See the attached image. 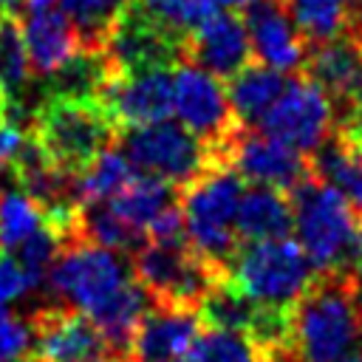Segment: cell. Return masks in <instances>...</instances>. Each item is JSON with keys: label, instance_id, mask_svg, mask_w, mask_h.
<instances>
[{"label": "cell", "instance_id": "obj_1", "mask_svg": "<svg viewBox=\"0 0 362 362\" xmlns=\"http://www.w3.org/2000/svg\"><path fill=\"white\" fill-rule=\"evenodd\" d=\"M288 362H362V291L354 272L320 274L291 308Z\"/></svg>", "mask_w": 362, "mask_h": 362}, {"label": "cell", "instance_id": "obj_2", "mask_svg": "<svg viewBox=\"0 0 362 362\" xmlns=\"http://www.w3.org/2000/svg\"><path fill=\"white\" fill-rule=\"evenodd\" d=\"M291 215L297 243L322 274L351 272L356 263V215L342 192L308 173L291 189Z\"/></svg>", "mask_w": 362, "mask_h": 362}, {"label": "cell", "instance_id": "obj_3", "mask_svg": "<svg viewBox=\"0 0 362 362\" xmlns=\"http://www.w3.org/2000/svg\"><path fill=\"white\" fill-rule=\"evenodd\" d=\"M243 189V178L232 173L226 164H215L192 184H187L181 209L187 243L221 274H226V266L238 252L235 218Z\"/></svg>", "mask_w": 362, "mask_h": 362}, {"label": "cell", "instance_id": "obj_4", "mask_svg": "<svg viewBox=\"0 0 362 362\" xmlns=\"http://www.w3.org/2000/svg\"><path fill=\"white\" fill-rule=\"evenodd\" d=\"M31 139L62 170L79 173L113 139V119L99 99L48 96L31 116Z\"/></svg>", "mask_w": 362, "mask_h": 362}, {"label": "cell", "instance_id": "obj_5", "mask_svg": "<svg viewBox=\"0 0 362 362\" xmlns=\"http://www.w3.org/2000/svg\"><path fill=\"white\" fill-rule=\"evenodd\" d=\"M226 280L257 305L294 308L314 283V266L291 238L249 240L229 260Z\"/></svg>", "mask_w": 362, "mask_h": 362}, {"label": "cell", "instance_id": "obj_6", "mask_svg": "<svg viewBox=\"0 0 362 362\" xmlns=\"http://www.w3.org/2000/svg\"><path fill=\"white\" fill-rule=\"evenodd\" d=\"M122 153L136 170L164 178L170 184H192L209 167L221 164L215 147L201 141L181 122L170 119L127 127V133L122 136Z\"/></svg>", "mask_w": 362, "mask_h": 362}, {"label": "cell", "instance_id": "obj_7", "mask_svg": "<svg viewBox=\"0 0 362 362\" xmlns=\"http://www.w3.org/2000/svg\"><path fill=\"white\" fill-rule=\"evenodd\" d=\"M45 277L62 305L93 314L130 280V272L119 252L82 238H68Z\"/></svg>", "mask_w": 362, "mask_h": 362}, {"label": "cell", "instance_id": "obj_8", "mask_svg": "<svg viewBox=\"0 0 362 362\" xmlns=\"http://www.w3.org/2000/svg\"><path fill=\"white\" fill-rule=\"evenodd\" d=\"M133 272L153 303L187 305H198V300L226 277L204 257H198L187 240H144L136 249Z\"/></svg>", "mask_w": 362, "mask_h": 362}, {"label": "cell", "instance_id": "obj_9", "mask_svg": "<svg viewBox=\"0 0 362 362\" xmlns=\"http://www.w3.org/2000/svg\"><path fill=\"white\" fill-rule=\"evenodd\" d=\"M173 113L189 133L215 147L218 156L221 144L235 130V116L221 76L189 59H178L173 68Z\"/></svg>", "mask_w": 362, "mask_h": 362}, {"label": "cell", "instance_id": "obj_10", "mask_svg": "<svg viewBox=\"0 0 362 362\" xmlns=\"http://www.w3.org/2000/svg\"><path fill=\"white\" fill-rule=\"evenodd\" d=\"M334 102L311 76H291L283 93L260 119V130L291 144L300 153H314L331 133Z\"/></svg>", "mask_w": 362, "mask_h": 362}, {"label": "cell", "instance_id": "obj_11", "mask_svg": "<svg viewBox=\"0 0 362 362\" xmlns=\"http://www.w3.org/2000/svg\"><path fill=\"white\" fill-rule=\"evenodd\" d=\"M221 164L235 167V173L246 181L277 187L283 192H291L311 173L305 153L263 130H252L249 124H235L226 136L221 144Z\"/></svg>", "mask_w": 362, "mask_h": 362}, {"label": "cell", "instance_id": "obj_12", "mask_svg": "<svg viewBox=\"0 0 362 362\" xmlns=\"http://www.w3.org/2000/svg\"><path fill=\"white\" fill-rule=\"evenodd\" d=\"M37 362H116L93 320L68 305H48L31 317Z\"/></svg>", "mask_w": 362, "mask_h": 362}, {"label": "cell", "instance_id": "obj_13", "mask_svg": "<svg viewBox=\"0 0 362 362\" xmlns=\"http://www.w3.org/2000/svg\"><path fill=\"white\" fill-rule=\"evenodd\" d=\"M99 102L110 113L116 127H141L173 113V68H144L130 74H113Z\"/></svg>", "mask_w": 362, "mask_h": 362}, {"label": "cell", "instance_id": "obj_14", "mask_svg": "<svg viewBox=\"0 0 362 362\" xmlns=\"http://www.w3.org/2000/svg\"><path fill=\"white\" fill-rule=\"evenodd\" d=\"M243 23L249 31L252 57L283 74L303 71L308 42L297 31L283 0H255L243 8Z\"/></svg>", "mask_w": 362, "mask_h": 362}, {"label": "cell", "instance_id": "obj_15", "mask_svg": "<svg viewBox=\"0 0 362 362\" xmlns=\"http://www.w3.org/2000/svg\"><path fill=\"white\" fill-rule=\"evenodd\" d=\"M201 337V314L187 303H156L141 317L127 362H167L187 354Z\"/></svg>", "mask_w": 362, "mask_h": 362}, {"label": "cell", "instance_id": "obj_16", "mask_svg": "<svg viewBox=\"0 0 362 362\" xmlns=\"http://www.w3.org/2000/svg\"><path fill=\"white\" fill-rule=\"evenodd\" d=\"M201 68H206L215 76H232L252 59L249 31L243 23V14L238 11H212L187 40H184V57Z\"/></svg>", "mask_w": 362, "mask_h": 362}, {"label": "cell", "instance_id": "obj_17", "mask_svg": "<svg viewBox=\"0 0 362 362\" xmlns=\"http://www.w3.org/2000/svg\"><path fill=\"white\" fill-rule=\"evenodd\" d=\"M303 74L311 76L331 96V102L351 107L356 99H362V42L337 37L311 45L303 62Z\"/></svg>", "mask_w": 362, "mask_h": 362}, {"label": "cell", "instance_id": "obj_18", "mask_svg": "<svg viewBox=\"0 0 362 362\" xmlns=\"http://www.w3.org/2000/svg\"><path fill=\"white\" fill-rule=\"evenodd\" d=\"M23 37L31 71L37 76H54L62 65H68L79 54V40L62 8L28 11L23 20Z\"/></svg>", "mask_w": 362, "mask_h": 362}, {"label": "cell", "instance_id": "obj_19", "mask_svg": "<svg viewBox=\"0 0 362 362\" xmlns=\"http://www.w3.org/2000/svg\"><path fill=\"white\" fill-rule=\"evenodd\" d=\"M308 45L337 37L362 42V0H283Z\"/></svg>", "mask_w": 362, "mask_h": 362}, {"label": "cell", "instance_id": "obj_20", "mask_svg": "<svg viewBox=\"0 0 362 362\" xmlns=\"http://www.w3.org/2000/svg\"><path fill=\"white\" fill-rule=\"evenodd\" d=\"M238 238L243 240H272V238H288L294 226L291 201L277 187L255 184L243 189L238 204Z\"/></svg>", "mask_w": 362, "mask_h": 362}, {"label": "cell", "instance_id": "obj_21", "mask_svg": "<svg viewBox=\"0 0 362 362\" xmlns=\"http://www.w3.org/2000/svg\"><path fill=\"white\" fill-rule=\"evenodd\" d=\"M288 76L283 71H274L269 65H243L238 74L229 76V88H226V96H229V107H232V116L240 122V124H260V119L266 116V110L274 105V99L283 93Z\"/></svg>", "mask_w": 362, "mask_h": 362}, {"label": "cell", "instance_id": "obj_22", "mask_svg": "<svg viewBox=\"0 0 362 362\" xmlns=\"http://www.w3.org/2000/svg\"><path fill=\"white\" fill-rule=\"evenodd\" d=\"M311 173L345 195L354 209H362V147L345 136H328L311 153Z\"/></svg>", "mask_w": 362, "mask_h": 362}, {"label": "cell", "instance_id": "obj_23", "mask_svg": "<svg viewBox=\"0 0 362 362\" xmlns=\"http://www.w3.org/2000/svg\"><path fill=\"white\" fill-rule=\"evenodd\" d=\"M107 204L133 226L139 229L141 235H147L150 223L167 209L175 204V195H173V184L164 181V178H156V175H133L113 198H107Z\"/></svg>", "mask_w": 362, "mask_h": 362}, {"label": "cell", "instance_id": "obj_24", "mask_svg": "<svg viewBox=\"0 0 362 362\" xmlns=\"http://www.w3.org/2000/svg\"><path fill=\"white\" fill-rule=\"evenodd\" d=\"M130 0H59L62 14L76 31L82 51H105V42Z\"/></svg>", "mask_w": 362, "mask_h": 362}, {"label": "cell", "instance_id": "obj_25", "mask_svg": "<svg viewBox=\"0 0 362 362\" xmlns=\"http://www.w3.org/2000/svg\"><path fill=\"white\" fill-rule=\"evenodd\" d=\"M139 170L130 164V158L122 150L105 147L88 167L74 173V192L76 204H93V201H107L113 198Z\"/></svg>", "mask_w": 362, "mask_h": 362}, {"label": "cell", "instance_id": "obj_26", "mask_svg": "<svg viewBox=\"0 0 362 362\" xmlns=\"http://www.w3.org/2000/svg\"><path fill=\"white\" fill-rule=\"evenodd\" d=\"M31 62L25 51V37H23V23L17 14H0V93L3 102L25 105L23 96L28 90L31 79Z\"/></svg>", "mask_w": 362, "mask_h": 362}, {"label": "cell", "instance_id": "obj_27", "mask_svg": "<svg viewBox=\"0 0 362 362\" xmlns=\"http://www.w3.org/2000/svg\"><path fill=\"white\" fill-rule=\"evenodd\" d=\"M130 11L184 45V40L215 11L209 0H130Z\"/></svg>", "mask_w": 362, "mask_h": 362}, {"label": "cell", "instance_id": "obj_28", "mask_svg": "<svg viewBox=\"0 0 362 362\" xmlns=\"http://www.w3.org/2000/svg\"><path fill=\"white\" fill-rule=\"evenodd\" d=\"M42 223L45 215L25 189L0 192V252H14Z\"/></svg>", "mask_w": 362, "mask_h": 362}, {"label": "cell", "instance_id": "obj_29", "mask_svg": "<svg viewBox=\"0 0 362 362\" xmlns=\"http://www.w3.org/2000/svg\"><path fill=\"white\" fill-rule=\"evenodd\" d=\"M198 348L204 362H272L249 334L229 328H209V334L198 337Z\"/></svg>", "mask_w": 362, "mask_h": 362}, {"label": "cell", "instance_id": "obj_30", "mask_svg": "<svg viewBox=\"0 0 362 362\" xmlns=\"http://www.w3.org/2000/svg\"><path fill=\"white\" fill-rule=\"evenodd\" d=\"M62 243H65V238H62L51 223H42L28 240H23V243L17 246V260H20V266L25 269V274L31 277L34 286H40V283L45 280V274H48L51 263L57 260Z\"/></svg>", "mask_w": 362, "mask_h": 362}, {"label": "cell", "instance_id": "obj_31", "mask_svg": "<svg viewBox=\"0 0 362 362\" xmlns=\"http://www.w3.org/2000/svg\"><path fill=\"white\" fill-rule=\"evenodd\" d=\"M31 322L0 308V362L20 359L31 348Z\"/></svg>", "mask_w": 362, "mask_h": 362}, {"label": "cell", "instance_id": "obj_32", "mask_svg": "<svg viewBox=\"0 0 362 362\" xmlns=\"http://www.w3.org/2000/svg\"><path fill=\"white\" fill-rule=\"evenodd\" d=\"M31 288L34 283L20 266V260L11 257L8 252H0V308H8L20 297H25Z\"/></svg>", "mask_w": 362, "mask_h": 362}, {"label": "cell", "instance_id": "obj_33", "mask_svg": "<svg viewBox=\"0 0 362 362\" xmlns=\"http://www.w3.org/2000/svg\"><path fill=\"white\" fill-rule=\"evenodd\" d=\"M28 139L31 136L25 133V124L0 116V170H14Z\"/></svg>", "mask_w": 362, "mask_h": 362}, {"label": "cell", "instance_id": "obj_34", "mask_svg": "<svg viewBox=\"0 0 362 362\" xmlns=\"http://www.w3.org/2000/svg\"><path fill=\"white\" fill-rule=\"evenodd\" d=\"M339 136H345L348 141H354V144L362 147V99H356V102L348 107V113H345V124H342Z\"/></svg>", "mask_w": 362, "mask_h": 362}, {"label": "cell", "instance_id": "obj_35", "mask_svg": "<svg viewBox=\"0 0 362 362\" xmlns=\"http://www.w3.org/2000/svg\"><path fill=\"white\" fill-rule=\"evenodd\" d=\"M59 0H23V11H48V8H57Z\"/></svg>", "mask_w": 362, "mask_h": 362}, {"label": "cell", "instance_id": "obj_36", "mask_svg": "<svg viewBox=\"0 0 362 362\" xmlns=\"http://www.w3.org/2000/svg\"><path fill=\"white\" fill-rule=\"evenodd\" d=\"M215 8H223V11H243L246 6H252L255 0H209Z\"/></svg>", "mask_w": 362, "mask_h": 362}, {"label": "cell", "instance_id": "obj_37", "mask_svg": "<svg viewBox=\"0 0 362 362\" xmlns=\"http://www.w3.org/2000/svg\"><path fill=\"white\" fill-rule=\"evenodd\" d=\"M167 362H204V356H201V348H198V342L187 351V354H181V356H173V359H167Z\"/></svg>", "mask_w": 362, "mask_h": 362}, {"label": "cell", "instance_id": "obj_38", "mask_svg": "<svg viewBox=\"0 0 362 362\" xmlns=\"http://www.w3.org/2000/svg\"><path fill=\"white\" fill-rule=\"evenodd\" d=\"M23 8V0H0V14H17Z\"/></svg>", "mask_w": 362, "mask_h": 362}, {"label": "cell", "instance_id": "obj_39", "mask_svg": "<svg viewBox=\"0 0 362 362\" xmlns=\"http://www.w3.org/2000/svg\"><path fill=\"white\" fill-rule=\"evenodd\" d=\"M356 263L362 266V221H359V226H356Z\"/></svg>", "mask_w": 362, "mask_h": 362}, {"label": "cell", "instance_id": "obj_40", "mask_svg": "<svg viewBox=\"0 0 362 362\" xmlns=\"http://www.w3.org/2000/svg\"><path fill=\"white\" fill-rule=\"evenodd\" d=\"M11 362H37V359H23V356H20V359H11Z\"/></svg>", "mask_w": 362, "mask_h": 362}, {"label": "cell", "instance_id": "obj_41", "mask_svg": "<svg viewBox=\"0 0 362 362\" xmlns=\"http://www.w3.org/2000/svg\"><path fill=\"white\" fill-rule=\"evenodd\" d=\"M0 107H3V93H0Z\"/></svg>", "mask_w": 362, "mask_h": 362}]
</instances>
